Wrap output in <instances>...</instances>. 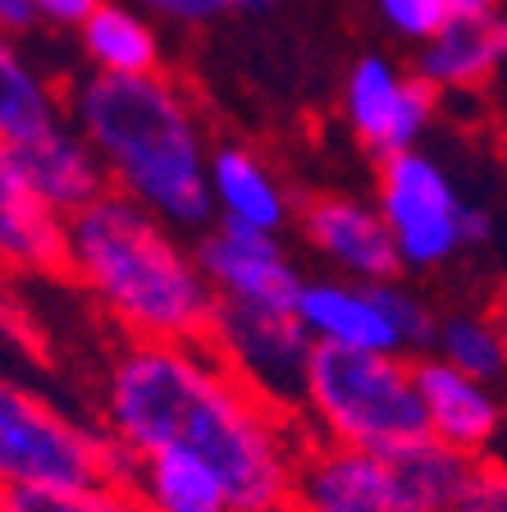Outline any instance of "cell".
I'll return each instance as SVG.
<instances>
[{
  "label": "cell",
  "mask_w": 507,
  "mask_h": 512,
  "mask_svg": "<svg viewBox=\"0 0 507 512\" xmlns=\"http://www.w3.org/2000/svg\"><path fill=\"white\" fill-rule=\"evenodd\" d=\"M101 430L133 453L183 448L201 458L233 512H297L307 426L293 407L256 394L211 343L128 339L106 362Z\"/></svg>",
  "instance_id": "cell-1"
},
{
  "label": "cell",
  "mask_w": 507,
  "mask_h": 512,
  "mask_svg": "<svg viewBox=\"0 0 507 512\" xmlns=\"http://www.w3.org/2000/svg\"><path fill=\"white\" fill-rule=\"evenodd\" d=\"M69 124L92 142L110 188L147 206L169 229H211V133L188 87L169 74H83L64 92Z\"/></svg>",
  "instance_id": "cell-2"
},
{
  "label": "cell",
  "mask_w": 507,
  "mask_h": 512,
  "mask_svg": "<svg viewBox=\"0 0 507 512\" xmlns=\"http://www.w3.org/2000/svg\"><path fill=\"white\" fill-rule=\"evenodd\" d=\"M128 339L211 343L215 298L197 247L124 192H101L69 215V270Z\"/></svg>",
  "instance_id": "cell-3"
},
{
  "label": "cell",
  "mask_w": 507,
  "mask_h": 512,
  "mask_svg": "<svg viewBox=\"0 0 507 512\" xmlns=\"http://www.w3.org/2000/svg\"><path fill=\"white\" fill-rule=\"evenodd\" d=\"M297 416L311 444L361 448L380 458L430 435L412 357H393V352H352L316 343L302 371Z\"/></svg>",
  "instance_id": "cell-4"
},
{
  "label": "cell",
  "mask_w": 507,
  "mask_h": 512,
  "mask_svg": "<svg viewBox=\"0 0 507 512\" xmlns=\"http://www.w3.org/2000/svg\"><path fill=\"white\" fill-rule=\"evenodd\" d=\"M110 435L0 371V490L106 485Z\"/></svg>",
  "instance_id": "cell-5"
},
{
  "label": "cell",
  "mask_w": 507,
  "mask_h": 512,
  "mask_svg": "<svg viewBox=\"0 0 507 512\" xmlns=\"http://www.w3.org/2000/svg\"><path fill=\"white\" fill-rule=\"evenodd\" d=\"M375 206L389 224L398 261L412 275H430L457 261L466 243V211L453 174L434 151L412 147L398 156L380 160L375 174Z\"/></svg>",
  "instance_id": "cell-6"
},
{
  "label": "cell",
  "mask_w": 507,
  "mask_h": 512,
  "mask_svg": "<svg viewBox=\"0 0 507 512\" xmlns=\"http://www.w3.org/2000/svg\"><path fill=\"white\" fill-rule=\"evenodd\" d=\"M434 106H439V92L389 55L366 51L348 64L343 124L375 160L421 147V138L434 124Z\"/></svg>",
  "instance_id": "cell-7"
},
{
  "label": "cell",
  "mask_w": 507,
  "mask_h": 512,
  "mask_svg": "<svg viewBox=\"0 0 507 512\" xmlns=\"http://www.w3.org/2000/svg\"><path fill=\"white\" fill-rule=\"evenodd\" d=\"M197 261L224 307L297 311V293L307 284L288 247L279 243V234H261V229L229 220H215L211 229H201Z\"/></svg>",
  "instance_id": "cell-8"
},
{
  "label": "cell",
  "mask_w": 507,
  "mask_h": 512,
  "mask_svg": "<svg viewBox=\"0 0 507 512\" xmlns=\"http://www.w3.org/2000/svg\"><path fill=\"white\" fill-rule=\"evenodd\" d=\"M211 348L220 352L233 371L252 384L256 394L293 407L302 394V371L311 357V334L302 330L297 311H252V307H224L215 311Z\"/></svg>",
  "instance_id": "cell-9"
},
{
  "label": "cell",
  "mask_w": 507,
  "mask_h": 512,
  "mask_svg": "<svg viewBox=\"0 0 507 512\" xmlns=\"http://www.w3.org/2000/svg\"><path fill=\"white\" fill-rule=\"evenodd\" d=\"M297 234L311 247V256H320L338 279H357V284L402 279L398 243H393L375 197L316 192L297 206Z\"/></svg>",
  "instance_id": "cell-10"
},
{
  "label": "cell",
  "mask_w": 507,
  "mask_h": 512,
  "mask_svg": "<svg viewBox=\"0 0 507 512\" xmlns=\"http://www.w3.org/2000/svg\"><path fill=\"white\" fill-rule=\"evenodd\" d=\"M412 375L430 439L471 458H494L498 439L507 435V403L498 398V384L457 371L434 352L412 357Z\"/></svg>",
  "instance_id": "cell-11"
},
{
  "label": "cell",
  "mask_w": 507,
  "mask_h": 512,
  "mask_svg": "<svg viewBox=\"0 0 507 512\" xmlns=\"http://www.w3.org/2000/svg\"><path fill=\"white\" fill-rule=\"evenodd\" d=\"M389 284H357V279H338V275L307 279L302 293H297V320L311 334V343L412 357L398 330V316H393Z\"/></svg>",
  "instance_id": "cell-12"
},
{
  "label": "cell",
  "mask_w": 507,
  "mask_h": 512,
  "mask_svg": "<svg viewBox=\"0 0 507 512\" xmlns=\"http://www.w3.org/2000/svg\"><path fill=\"white\" fill-rule=\"evenodd\" d=\"M69 270V220L32 188L14 147L0 142V275L37 279Z\"/></svg>",
  "instance_id": "cell-13"
},
{
  "label": "cell",
  "mask_w": 507,
  "mask_h": 512,
  "mask_svg": "<svg viewBox=\"0 0 507 512\" xmlns=\"http://www.w3.org/2000/svg\"><path fill=\"white\" fill-rule=\"evenodd\" d=\"M297 512H412L389 458L361 448L311 444L297 471Z\"/></svg>",
  "instance_id": "cell-14"
},
{
  "label": "cell",
  "mask_w": 507,
  "mask_h": 512,
  "mask_svg": "<svg viewBox=\"0 0 507 512\" xmlns=\"http://www.w3.org/2000/svg\"><path fill=\"white\" fill-rule=\"evenodd\" d=\"M211 192H215V220L247 224L261 234H284L297 224L288 183L265 165L261 151L243 142H220L211 151Z\"/></svg>",
  "instance_id": "cell-15"
},
{
  "label": "cell",
  "mask_w": 507,
  "mask_h": 512,
  "mask_svg": "<svg viewBox=\"0 0 507 512\" xmlns=\"http://www.w3.org/2000/svg\"><path fill=\"white\" fill-rule=\"evenodd\" d=\"M507 64V14L466 23L448 19L425 46H416L412 74L425 78L439 96H466L485 87Z\"/></svg>",
  "instance_id": "cell-16"
},
{
  "label": "cell",
  "mask_w": 507,
  "mask_h": 512,
  "mask_svg": "<svg viewBox=\"0 0 507 512\" xmlns=\"http://www.w3.org/2000/svg\"><path fill=\"white\" fill-rule=\"evenodd\" d=\"M14 151H19L32 188L42 192L64 220L78 215L83 206H92L101 192H110V174L101 165V156H96L92 142L69 119L60 128H51L46 138L28 142V147H14Z\"/></svg>",
  "instance_id": "cell-17"
},
{
  "label": "cell",
  "mask_w": 507,
  "mask_h": 512,
  "mask_svg": "<svg viewBox=\"0 0 507 512\" xmlns=\"http://www.w3.org/2000/svg\"><path fill=\"white\" fill-rule=\"evenodd\" d=\"M78 51L87 55L96 74L115 78H147L165 64V42L151 14L128 0H101V10L78 28Z\"/></svg>",
  "instance_id": "cell-18"
},
{
  "label": "cell",
  "mask_w": 507,
  "mask_h": 512,
  "mask_svg": "<svg viewBox=\"0 0 507 512\" xmlns=\"http://www.w3.org/2000/svg\"><path fill=\"white\" fill-rule=\"evenodd\" d=\"M480 462L471 453L439 444V439H416V444L389 453V467L398 476L402 499L412 503V512H462L471 490H476Z\"/></svg>",
  "instance_id": "cell-19"
},
{
  "label": "cell",
  "mask_w": 507,
  "mask_h": 512,
  "mask_svg": "<svg viewBox=\"0 0 507 512\" xmlns=\"http://www.w3.org/2000/svg\"><path fill=\"white\" fill-rule=\"evenodd\" d=\"M64 124V96L51 78L19 51L10 32H0V142L28 147Z\"/></svg>",
  "instance_id": "cell-20"
},
{
  "label": "cell",
  "mask_w": 507,
  "mask_h": 512,
  "mask_svg": "<svg viewBox=\"0 0 507 512\" xmlns=\"http://www.w3.org/2000/svg\"><path fill=\"white\" fill-rule=\"evenodd\" d=\"M133 494L151 512H233V499L224 480L211 467L183 448H156L142 453Z\"/></svg>",
  "instance_id": "cell-21"
},
{
  "label": "cell",
  "mask_w": 507,
  "mask_h": 512,
  "mask_svg": "<svg viewBox=\"0 0 507 512\" xmlns=\"http://www.w3.org/2000/svg\"><path fill=\"white\" fill-rule=\"evenodd\" d=\"M430 352L485 384L507 380V343H503V330H498L494 311H471V307L444 311Z\"/></svg>",
  "instance_id": "cell-22"
},
{
  "label": "cell",
  "mask_w": 507,
  "mask_h": 512,
  "mask_svg": "<svg viewBox=\"0 0 507 512\" xmlns=\"http://www.w3.org/2000/svg\"><path fill=\"white\" fill-rule=\"evenodd\" d=\"M0 512H151L124 485H78V490H0Z\"/></svg>",
  "instance_id": "cell-23"
},
{
  "label": "cell",
  "mask_w": 507,
  "mask_h": 512,
  "mask_svg": "<svg viewBox=\"0 0 507 512\" xmlns=\"http://www.w3.org/2000/svg\"><path fill=\"white\" fill-rule=\"evenodd\" d=\"M375 14H380V23L398 42H412V46H425L448 23L444 0H375Z\"/></svg>",
  "instance_id": "cell-24"
},
{
  "label": "cell",
  "mask_w": 507,
  "mask_h": 512,
  "mask_svg": "<svg viewBox=\"0 0 507 512\" xmlns=\"http://www.w3.org/2000/svg\"><path fill=\"white\" fill-rule=\"evenodd\" d=\"M156 23H179V28H206V23L238 14V0H128Z\"/></svg>",
  "instance_id": "cell-25"
},
{
  "label": "cell",
  "mask_w": 507,
  "mask_h": 512,
  "mask_svg": "<svg viewBox=\"0 0 507 512\" xmlns=\"http://www.w3.org/2000/svg\"><path fill=\"white\" fill-rule=\"evenodd\" d=\"M462 512H507V458H485L476 476V490Z\"/></svg>",
  "instance_id": "cell-26"
},
{
  "label": "cell",
  "mask_w": 507,
  "mask_h": 512,
  "mask_svg": "<svg viewBox=\"0 0 507 512\" xmlns=\"http://www.w3.org/2000/svg\"><path fill=\"white\" fill-rule=\"evenodd\" d=\"M101 10V0H37V14H42V23H51V28H83L92 14Z\"/></svg>",
  "instance_id": "cell-27"
},
{
  "label": "cell",
  "mask_w": 507,
  "mask_h": 512,
  "mask_svg": "<svg viewBox=\"0 0 507 512\" xmlns=\"http://www.w3.org/2000/svg\"><path fill=\"white\" fill-rule=\"evenodd\" d=\"M37 23H42V14H37V0H0V32L19 37V32L37 28Z\"/></svg>",
  "instance_id": "cell-28"
},
{
  "label": "cell",
  "mask_w": 507,
  "mask_h": 512,
  "mask_svg": "<svg viewBox=\"0 0 507 512\" xmlns=\"http://www.w3.org/2000/svg\"><path fill=\"white\" fill-rule=\"evenodd\" d=\"M448 5V19H466V23H480V19H494L498 10V0H444Z\"/></svg>",
  "instance_id": "cell-29"
},
{
  "label": "cell",
  "mask_w": 507,
  "mask_h": 512,
  "mask_svg": "<svg viewBox=\"0 0 507 512\" xmlns=\"http://www.w3.org/2000/svg\"><path fill=\"white\" fill-rule=\"evenodd\" d=\"M485 238H489V215L480 206H471L466 211V243H485Z\"/></svg>",
  "instance_id": "cell-30"
},
{
  "label": "cell",
  "mask_w": 507,
  "mask_h": 512,
  "mask_svg": "<svg viewBox=\"0 0 507 512\" xmlns=\"http://www.w3.org/2000/svg\"><path fill=\"white\" fill-rule=\"evenodd\" d=\"M288 0H238V14H275Z\"/></svg>",
  "instance_id": "cell-31"
},
{
  "label": "cell",
  "mask_w": 507,
  "mask_h": 512,
  "mask_svg": "<svg viewBox=\"0 0 507 512\" xmlns=\"http://www.w3.org/2000/svg\"><path fill=\"white\" fill-rule=\"evenodd\" d=\"M489 311H494V320H498V330H503V343H507V284L494 293V302H489Z\"/></svg>",
  "instance_id": "cell-32"
},
{
  "label": "cell",
  "mask_w": 507,
  "mask_h": 512,
  "mask_svg": "<svg viewBox=\"0 0 507 512\" xmlns=\"http://www.w3.org/2000/svg\"><path fill=\"white\" fill-rule=\"evenodd\" d=\"M498 10H503V14H507V0H498Z\"/></svg>",
  "instance_id": "cell-33"
}]
</instances>
